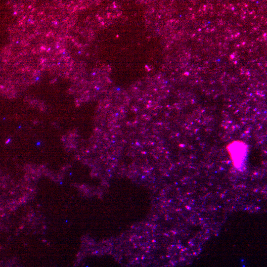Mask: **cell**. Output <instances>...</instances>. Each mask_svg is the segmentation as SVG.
Returning a JSON list of instances; mask_svg holds the SVG:
<instances>
[{"label":"cell","mask_w":267,"mask_h":267,"mask_svg":"<svg viewBox=\"0 0 267 267\" xmlns=\"http://www.w3.org/2000/svg\"><path fill=\"white\" fill-rule=\"evenodd\" d=\"M227 150L233 165L237 169H241L247 153L246 144L241 141H234L228 145Z\"/></svg>","instance_id":"obj_1"}]
</instances>
